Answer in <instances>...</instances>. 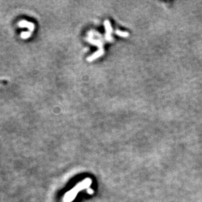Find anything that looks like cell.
<instances>
[{
  "instance_id": "6da1fadb",
  "label": "cell",
  "mask_w": 202,
  "mask_h": 202,
  "mask_svg": "<svg viewBox=\"0 0 202 202\" xmlns=\"http://www.w3.org/2000/svg\"><path fill=\"white\" fill-rule=\"evenodd\" d=\"M19 26L20 28H26L27 30L25 32H22L21 34H20V37L23 39H27L30 38L31 36V35L33 33V32L35 29V25L32 22H28L27 20H21L19 22Z\"/></svg>"
},
{
  "instance_id": "7a4b0ae2",
  "label": "cell",
  "mask_w": 202,
  "mask_h": 202,
  "mask_svg": "<svg viewBox=\"0 0 202 202\" xmlns=\"http://www.w3.org/2000/svg\"><path fill=\"white\" fill-rule=\"evenodd\" d=\"M105 29H106V39L107 41H112L113 40V39L111 36V33L112 32V29L111 27L110 23L109 20H106L105 21Z\"/></svg>"
},
{
  "instance_id": "3957f363",
  "label": "cell",
  "mask_w": 202,
  "mask_h": 202,
  "mask_svg": "<svg viewBox=\"0 0 202 202\" xmlns=\"http://www.w3.org/2000/svg\"><path fill=\"white\" fill-rule=\"evenodd\" d=\"M103 52H104L103 49H99V50H97V52H95L94 54H93L90 56H89L88 58H87V60L88 61H93V60H94L95 59L99 58V56H100L101 55H102L103 54Z\"/></svg>"
},
{
  "instance_id": "277c9868",
  "label": "cell",
  "mask_w": 202,
  "mask_h": 202,
  "mask_svg": "<svg viewBox=\"0 0 202 202\" xmlns=\"http://www.w3.org/2000/svg\"><path fill=\"white\" fill-rule=\"evenodd\" d=\"M115 34L117 35H120L121 37H126L127 36H129V33H127L126 32H122V31H120V30H116L115 31Z\"/></svg>"
}]
</instances>
